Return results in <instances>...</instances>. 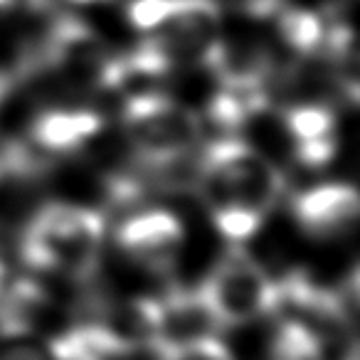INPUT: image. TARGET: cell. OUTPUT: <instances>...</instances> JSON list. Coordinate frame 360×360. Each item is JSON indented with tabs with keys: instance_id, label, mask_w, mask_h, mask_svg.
I'll return each mask as SVG.
<instances>
[{
	"instance_id": "6da1fadb",
	"label": "cell",
	"mask_w": 360,
	"mask_h": 360,
	"mask_svg": "<svg viewBox=\"0 0 360 360\" xmlns=\"http://www.w3.org/2000/svg\"><path fill=\"white\" fill-rule=\"evenodd\" d=\"M195 165V191L232 245L252 240L284 195L281 170L235 136L207 143Z\"/></svg>"
},
{
	"instance_id": "7a4b0ae2",
	"label": "cell",
	"mask_w": 360,
	"mask_h": 360,
	"mask_svg": "<svg viewBox=\"0 0 360 360\" xmlns=\"http://www.w3.org/2000/svg\"><path fill=\"white\" fill-rule=\"evenodd\" d=\"M104 237L106 220L99 210L47 202L27 222L20 237V255L37 271L86 281L99 269Z\"/></svg>"
},
{
	"instance_id": "3957f363",
	"label": "cell",
	"mask_w": 360,
	"mask_h": 360,
	"mask_svg": "<svg viewBox=\"0 0 360 360\" xmlns=\"http://www.w3.org/2000/svg\"><path fill=\"white\" fill-rule=\"evenodd\" d=\"M124 129L143 165H163L188 158L200 139V119L170 96L143 91L126 99Z\"/></svg>"
},
{
	"instance_id": "277c9868",
	"label": "cell",
	"mask_w": 360,
	"mask_h": 360,
	"mask_svg": "<svg viewBox=\"0 0 360 360\" xmlns=\"http://www.w3.org/2000/svg\"><path fill=\"white\" fill-rule=\"evenodd\" d=\"M220 326H240L274 314L279 304V284L262 264H257L240 245H232L225 257L198 286Z\"/></svg>"
},
{
	"instance_id": "5b68a950",
	"label": "cell",
	"mask_w": 360,
	"mask_h": 360,
	"mask_svg": "<svg viewBox=\"0 0 360 360\" xmlns=\"http://www.w3.org/2000/svg\"><path fill=\"white\" fill-rule=\"evenodd\" d=\"M222 11L217 0H173L158 30L146 37L168 55L173 65L180 62H205L207 52L220 40Z\"/></svg>"
},
{
	"instance_id": "8992f818",
	"label": "cell",
	"mask_w": 360,
	"mask_h": 360,
	"mask_svg": "<svg viewBox=\"0 0 360 360\" xmlns=\"http://www.w3.org/2000/svg\"><path fill=\"white\" fill-rule=\"evenodd\" d=\"M116 245L129 259L150 271H170L186 245V227L170 210L150 207L116 227Z\"/></svg>"
},
{
	"instance_id": "52a82bcc",
	"label": "cell",
	"mask_w": 360,
	"mask_h": 360,
	"mask_svg": "<svg viewBox=\"0 0 360 360\" xmlns=\"http://www.w3.org/2000/svg\"><path fill=\"white\" fill-rule=\"evenodd\" d=\"M291 212L306 235L316 240H335L348 235L358 222V191L348 183L314 186L291 200Z\"/></svg>"
},
{
	"instance_id": "ba28073f",
	"label": "cell",
	"mask_w": 360,
	"mask_h": 360,
	"mask_svg": "<svg viewBox=\"0 0 360 360\" xmlns=\"http://www.w3.org/2000/svg\"><path fill=\"white\" fill-rule=\"evenodd\" d=\"M284 126L294 143V153L309 168H323L338 150V126L330 106L321 101L291 104L284 111Z\"/></svg>"
},
{
	"instance_id": "9c48e42d",
	"label": "cell",
	"mask_w": 360,
	"mask_h": 360,
	"mask_svg": "<svg viewBox=\"0 0 360 360\" xmlns=\"http://www.w3.org/2000/svg\"><path fill=\"white\" fill-rule=\"evenodd\" d=\"M158 301H160V319H158V338L155 340L165 350H175L180 345L193 343V340L215 335V330L222 328L198 289L173 286Z\"/></svg>"
},
{
	"instance_id": "30bf717a",
	"label": "cell",
	"mask_w": 360,
	"mask_h": 360,
	"mask_svg": "<svg viewBox=\"0 0 360 360\" xmlns=\"http://www.w3.org/2000/svg\"><path fill=\"white\" fill-rule=\"evenodd\" d=\"M205 65L217 77L220 86L269 91L274 60L259 42H225L220 37L207 52Z\"/></svg>"
},
{
	"instance_id": "8fae6325",
	"label": "cell",
	"mask_w": 360,
	"mask_h": 360,
	"mask_svg": "<svg viewBox=\"0 0 360 360\" xmlns=\"http://www.w3.org/2000/svg\"><path fill=\"white\" fill-rule=\"evenodd\" d=\"M104 126L101 114L91 109H50L42 111L30 126V143L57 158L82 148Z\"/></svg>"
},
{
	"instance_id": "7c38bea8",
	"label": "cell",
	"mask_w": 360,
	"mask_h": 360,
	"mask_svg": "<svg viewBox=\"0 0 360 360\" xmlns=\"http://www.w3.org/2000/svg\"><path fill=\"white\" fill-rule=\"evenodd\" d=\"M266 360H323V343L299 321L284 319L271 338Z\"/></svg>"
},
{
	"instance_id": "4fadbf2b",
	"label": "cell",
	"mask_w": 360,
	"mask_h": 360,
	"mask_svg": "<svg viewBox=\"0 0 360 360\" xmlns=\"http://www.w3.org/2000/svg\"><path fill=\"white\" fill-rule=\"evenodd\" d=\"M170 3L173 0H131L126 6V18L136 30L148 35V32L158 30L163 25L165 15L170 11Z\"/></svg>"
},
{
	"instance_id": "5bb4252c",
	"label": "cell",
	"mask_w": 360,
	"mask_h": 360,
	"mask_svg": "<svg viewBox=\"0 0 360 360\" xmlns=\"http://www.w3.org/2000/svg\"><path fill=\"white\" fill-rule=\"evenodd\" d=\"M168 360H235L225 343L215 335L193 340L188 345H180L175 350H168Z\"/></svg>"
},
{
	"instance_id": "9a60e30c",
	"label": "cell",
	"mask_w": 360,
	"mask_h": 360,
	"mask_svg": "<svg viewBox=\"0 0 360 360\" xmlns=\"http://www.w3.org/2000/svg\"><path fill=\"white\" fill-rule=\"evenodd\" d=\"M0 360H47V355L42 350H37L35 345H27V343H15L11 348L3 350Z\"/></svg>"
},
{
	"instance_id": "2e32d148",
	"label": "cell",
	"mask_w": 360,
	"mask_h": 360,
	"mask_svg": "<svg viewBox=\"0 0 360 360\" xmlns=\"http://www.w3.org/2000/svg\"><path fill=\"white\" fill-rule=\"evenodd\" d=\"M11 82H13V75H6V72H0V104L6 99L8 89H11Z\"/></svg>"
},
{
	"instance_id": "e0dca14e",
	"label": "cell",
	"mask_w": 360,
	"mask_h": 360,
	"mask_svg": "<svg viewBox=\"0 0 360 360\" xmlns=\"http://www.w3.org/2000/svg\"><path fill=\"white\" fill-rule=\"evenodd\" d=\"M67 3H77V6H91V3H109V0H67Z\"/></svg>"
},
{
	"instance_id": "ac0fdd59",
	"label": "cell",
	"mask_w": 360,
	"mask_h": 360,
	"mask_svg": "<svg viewBox=\"0 0 360 360\" xmlns=\"http://www.w3.org/2000/svg\"><path fill=\"white\" fill-rule=\"evenodd\" d=\"M13 3H15V0H0V11H3V8H11Z\"/></svg>"
}]
</instances>
